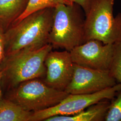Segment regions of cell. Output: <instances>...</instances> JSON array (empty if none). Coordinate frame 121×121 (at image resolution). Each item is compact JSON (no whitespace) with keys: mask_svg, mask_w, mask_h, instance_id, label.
Wrapping results in <instances>:
<instances>
[{"mask_svg":"<svg viewBox=\"0 0 121 121\" xmlns=\"http://www.w3.org/2000/svg\"><path fill=\"white\" fill-rule=\"evenodd\" d=\"M73 3L78 4L82 8L85 15L88 12L91 6L92 0H71Z\"/></svg>","mask_w":121,"mask_h":121,"instance_id":"cell-17","label":"cell"},{"mask_svg":"<svg viewBox=\"0 0 121 121\" xmlns=\"http://www.w3.org/2000/svg\"><path fill=\"white\" fill-rule=\"evenodd\" d=\"M2 76V72L0 70V101L3 98L2 97V87H1V81Z\"/></svg>","mask_w":121,"mask_h":121,"instance_id":"cell-18","label":"cell"},{"mask_svg":"<svg viewBox=\"0 0 121 121\" xmlns=\"http://www.w3.org/2000/svg\"><path fill=\"white\" fill-rule=\"evenodd\" d=\"M114 0H92L85 15L84 43L95 39L104 44L121 41V13L114 17Z\"/></svg>","mask_w":121,"mask_h":121,"instance_id":"cell-4","label":"cell"},{"mask_svg":"<svg viewBox=\"0 0 121 121\" xmlns=\"http://www.w3.org/2000/svg\"><path fill=\"white\" fill-rule=\"evenodd\" d=\"M121 89V83L91 94H69L56 105L33 112L30 121H45L57 115H70L80 112L91 105L104 99H113Z\"/></svg>","mask_w":121,"mask_h":121,"instance_id":"cell-6","label":"cell"},{"mask_svg":"<svg viewBox=\"0 0 121 121\" xmlns=\"http://www.w3.org/2000/svg\"><path fill=\"white\" fill-rule=\"evenodd\" d=\"M114 43L104 44L92 39L69 51L73 63L92 69L109 72L112 62Z\"/></svg>","mask_w":121,"mask_h":121,"instance_id":"cell-7","label":"cell"},{"mask_svg":"<svg viewBox=\"0 0 121 121\" xmlns=\"http://www.w3.org/2000/svg\"><path fill=\"white\" fill-rule=\"evenodd\" d=\"M8 91L7 98L32 112L54 106L69 94L49 86L39 78L23 82Z\"/></svg>","mask_w":121,"mask_h":121,"instance_id":"cell-5","label":"cell"},{"mask_svg":"<svg viewBox=\"0 0 121 121\" xmlns=\"http://www.w3.org/2000/svg\"><path fill=\"white\" fill-rule=\"evenodd\" d=\"M116 84V80L109 72L73 63L72 77L65 91L69 94H91L111 87Z\"/></svg>","mask_w":121,"mask_h":121,"instance_id":"cell-8","label":"cell"},{"mask_svg":"<svg viewBox=\"0 0 121 121\" xmlns=\"http://www.w3.org/2000/svg\"><path fill=\"white\" fill-rule=\"evenodd\" d=\"M71 0H29L25 11L11 24L19 22L32 13L48 8H54L59 4H71Z\"/></svg>","mask_w":121,"mask_h":121,"instance_id":"cell-13","label":"cell"},{"mask_svg":"<svg viewBox=\"0 0 121 121\" xmlns=\"http://www.w3.org/2000/svg\"><path fill=\"white\" fill-rule=\"evenodd\" d=\"M33 112L7 98L0 101V121H30Z\"/></svg>","mask_w":121,"mask_h":121,"instance_id":"cell-12","label":"cell"},{"mask_svg":"<svg viewBox=\"0 0 121 121\" xmlns=\"http://www.w3.org/2000/svg\"><path fill=\"white\" fill-rule=\"evenodd\" d=\"M52 48L48 43L5 56L0 69L2 73L1 87L9 91L23 82L44 77L45 59Z\"/></svg>","mask_w":121,"mask_h":121,"instance_id":"cell-2","label":"cell"},{"mask_svg":"<svg viewBox=\"0 0 121 121\" xmlns=\"http://www.w3.org/2000/svg\"><path fill=\"white\" fill-rule=\"evenodd\" d=\"M5 30L3 27L0 25V69L2 62L4 58L5 49Z\"/></svg>","mask_w":121,"mask_h":121,"instance_id":"cell-16","label":"cell"},{"mask_svg":"<svg viewBox=\"0 0 121 121\" xmlns=\"http://www.w3.org/2000/svg\"><path fill=\"white\" fill-rule=\"evenodd\" d=\"M53 8L32 13L4 31V57L28 48L48 43Z\"/></svg>","mask_w":121,"mask_h":121,"instance_id":"cell-1","label":"cell"},{"mask_svg":"<svg viewBox=\"0 0 121 121\" xmlns=\"http://www.w3.org/2000/svg\"><path fill=\"white\" fill-rule=\"evenodd\" d=\"M85 15L78 4H59L53 8L48 43L70 51L84 43Z\"/></svg>","mask_w":121,"mask_h":121,"instance_id":"cell-3","label":"cell"},{"mask_svg":"<svg viewBox=\"0 0 121 121\" xmlns=\"http://www.w3.org/2000/svg\"><path fill=\"white\" fill-rule=\"evenodd\" d=\"M46 68L44 82L49 86L65 91L71 79L73 63L69 51H52L48 53L45 59Z\"/></svg>","mask_w":121,"mask_h":121,"instance_id":"cell-9","label":"cell"},{"mask_svg":"<svg viewBox=\"0 0 121 121\" xmlns=\"http://www.w3.org/2000/svg\"><path fill=\"white\" fill-rule=\"evenodd\" d=\"M110 99H103L89 107L86 110L70 115H57L44 121H103L110 104Z\"/></svg>","mask_w":121,"mask_h":121,"instance_id":"cell-10","label":"cell"},{"mask_svg":"<svg viewBox=\"0 0 121 121\" xmlns=\"http://www.w3.org/2000/svg\"><path fill=\"white\" fill-rule=\"evenodd\" d=\"M109 72L117 82L121 83V41L114 43V54Z\"/></svg>","mask_w":121,"mask_h":121,"instance_id":"cell-15","label":"cell"},{"mask_svg":"<svg viewBox=\"0 0 121 121\" xmlns=\"http://www.w3.org/2000/svg\"><path fill=\"white\" fill-rule=\"evenodd\" d=\"M29 0H0V25L8 28L25 11Z\"/></svg>","mask_w":121,"mask_h":121,"instance_id":"cell-11","label":"cell"},{"mask_svg":"<svg viewBox=\"0 0 121 121\" xmlns=\"http://www.w3.org/2000/svg\"><path fill=\"white\" fill-rule=\"evenodd\" d=\"M111 100L105 121H121V89Z\"/></svg>","mask_w":121,"mask_h":121,"instance_id":"cell-14","label":"cell"}]
</instances>
